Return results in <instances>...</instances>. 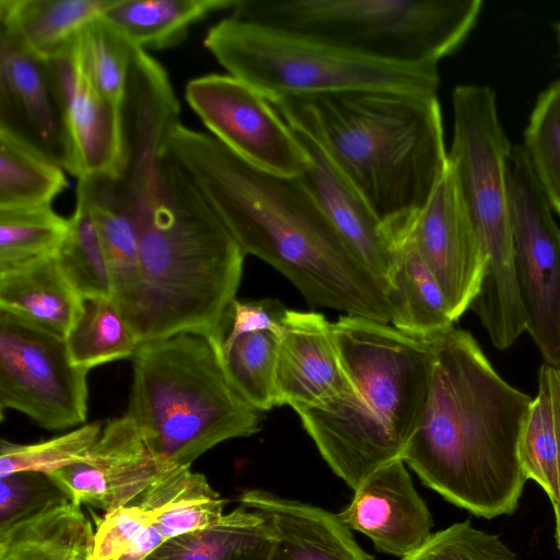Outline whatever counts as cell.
<instances>
[{"mask_svg": "<svg viewBox=\"0 0 560 560\" xmlns=\"http://www.w3.org/2000/svg\"><path fill=\"white\" fill-rule=\"evenodd\" d=\"M179 122V102L167 72L137 48L122 104L126 167L117 182L125 191H141L160 179L170 136Z\"/></svg>", "mask_w": 560, "mask_h": 560, "instance_id": "cell-18", "label": "cell"}, {"mask_svg": "<svg viewBox=\"0 0 560 560\" xmlns=\"http://www.w3.org/2000/svg\"><path fill=\"white\" fill-rule=\"evenodd\" d=\"M411 228L385 235L394 307L390 325L415 337L434 338L453 327L454 322L435 277L413 241Z\"/></svg>", "mask_w": 560, "mask_h": 560, "instance_id": "cell-24", "label": "cell"}, {"mask_svg": "<svg viewBox=\"0 0 560 560\" xmlns=\"http://www.w3.org/2000/svg\"><path fill=\"white\" fill-rule=\"evenodd\" d=\"M522 147L552 210L560 214V81L539 95Z\"/></svg>", "mask_w": 560, "mask_h": 560, "instance_id": "cell-37", "label": "cell"}, {"mask_svg": "<svg viewBox=\"0 0 560 560\" xmlns=\"http://www.w3.org/2000/svg\"><path fill=\"white\" fill-rule=\"evenodd\" d=\"M532 400L495 372L469 331L453 326L435 338L427 401L401 459L478 517L513 514L527 481L518 445Z\"/></svg>", "mask_w": 560, "mask_h": 560, "instance_id": "cell-2", "label": "cell"}, {"mask_svg": "<svg viewBox=\"0 0 560 560\" xmlns=\"http://www.w3.org/2000/svg\"><path fill=\"white\" fill-rule=\"evenodd\" d=\"M102 430L101 422H92L33 444H18L1 440L0 478L20 471L50 475L80 462L95 444Z\"/></svg>", "mask_w": 560, "mask_h": 560, "instance_id": "cell-38", "label": "cell"}, {"mask_svg": "<svg viewBox=\"0 0 560 560\" xmlns=\"http://www.w3.org/2000/svg\"><path fill=\"white\" fill-rule=\"evenodd\" d=\"M93 550L92 523L71 500L0 532V560H93Z\"/></svg>", "mask_w": 560, "mask_h": 560, "instance_id": "cell-26", "label": "cell"}, {"mask_svg": "<svg viewBox=\"0 0 560 560\" xmlns=\"http://www.w3.org/2000/svg\"><path fill=\"white\" fill-rule=\"evenodd\" d=\"M125 415L162 477L191 467L215 445L250 436L261 425V412L230 382L220 342L196 332L140 345L132 357Z\"/></svg>", "mask_w": 560, "mask_h": 560, "instance_id": "cell-6", "label": "cell"}, {"mask_svg": "<svg viewBox=\"0 0 560 560\" xmlns=\"http://www.w3.org/2000/svg\"><path fill=\"white\" fill-rule=\"evenodd\" d=\"M236 0H116L103 18L136 48L160 50L179 45L194 24L232 10Z\"/></svg>", "mask_w": 560, "mask_h": 560, "instance_id": "cell-29", "label": "cell"}, {"mask_svg": "<svg viewBox=\"0 0 560 560\" xmlns=\"http://www.w3.org/2000/svg\"><path fill=\"white\" fill-rule=\"evenodd\" d=\"M68 230L51 206L0 210V268L56 254Z\"/></svg>", "mask_w": 560, "mask_h": 560, "instance_id": "cell-34", "label": "cell"}, {"mask_svg": "<svg viewBox=\"0 0 560 560\" xmlns=\"http://www.w3.org/2000/svg\"><path fill=\"white\" fill-rule=\"evenodd\" d=\"M287 310L282 303L273 299L257 301L235 299L228 313L221 346L231 343L242 335L257 331H270L280 338Z\"/></svg>", "mask_w": 560, "mask_h": 560, "instance_id": "cell-41", "label": "cell"}, {"mask_svg": "<svg viewBox=\"0 0 560 560\" xmlns=\"http://www.w3.org/2000/svg\"><path fill=\"white\" fill-rule=\"evenodd\" d=\"M332 336L346 393L294 411L324 460L355 490L375 470L401 459L427 401L436 337H415L351 315L332 323Z\"/></svg>", "mask_w": 560, "mask_h": 560, "instance_id": "cell-4", "label": "cell"}, {"mask_svg": "<svg viewBox=\"0 0 560 560\" xmlns=\"http://www.w3.org/2000/svg\"><path fill=\"white\" fill-rule=\"evenodd\" d=\"M291 129L310 156L308 168L300 178L355 256L388 283L390 255L381 222L325 152L307 136Z\"/></svg>", "mask_w": 560, "mask_h": 560, "instance_id": "cell-22", "label": "cell"}, {"mask_svg": "<svg viewBox=\"0 0 560 560\" xmlns=\"http://www.w3.org/2000/svg\"><path fill=\"white\" fill-rule=\"evenodd\" d=\"M82 300L56 254L0 268V311L62 338L78 319Z\"/></svg>", "mask_w": 560, "mask_h": 560, "instance_id": "cell-23", "label": "cell"}, {"mask_svg": "<svg viewBox=\"0 0 560 560\" xmlns=\"http://www.w3.org/2000/svg\"><path fill=\"white\" fill-rule=\"evenodd\" d=\"M78 505L118 509L162 476L135 422L124 415L109 420L84 459L50 475Z\"/></svg>", "mask_w": 560, "mask_h": 560, "instance_id": "cell-16", "label": "cell"}, {"mask_svg": "<svg viewBox=\"0 0 560 560\" xmlns=\"http://www.w3.org/2000/svg\"><path fill=\"white\" fill-rule=\"evenodd\" d=\"M513 266L525 330L560 366V228L522 145L508 165Z\"/></svg>", "mask_w": 560, "mask_h": 560, "instance_id": "cell-10", "label": "cell"}, {"mask_svg": "<svg viewBox=\"0 0 560 560\" xmlns=\"http://www.w3.org/2000/svg\"><path fill=\"white\" fill-rule=\"evenodd\" d=\"M481 8L480 0H236L231 14L375 60L438 66Z\"/></svg>", "mask_w": 560, "mask_h": 560, "instance_id": "cell-8", "label": "cell"}, {"mask_svg": "<svg viewBox=\"0 0 560 560\" xmlns=\"http://www.w3.org/2000/svg\"><path fill=\"white\" fill-rule=\"evenodd\" d=\"M559 40H560V26H559Z\"/></svg>", "mask_w": 560, "mask_h": 560, "instance_id": "cell-43", "label": "cell"}, {"mask_svg": "<svg viewBox=\"0 0 560 560\" xmlns=\"http://www.w3.org/2000/svg\"><path fill=\"white\" fill-rule=\"evenodd\" d=\"M402 560H517L499 535L475 528L469 521L439 530Z\"/></svg>", "mask_w": 560, "mask_h": 560, "instance_id": "cell-39", "label": "cell"}, {"mask_svg": "<svg viewBox=\"0 0 560 560\" xmlns=\"http://www.w3.org/2000/svg\"><path fill=\"white\" fill-rule=\"evenodd\" d=\"M411 235L455 323L476 298L483 273L477 237L448 167L417 215Z\"/></svg>", "mask_w": 560, "mask_h": 560, "instance_id": "cell-15", "label": "cell"}, {"mask_svg": "<svg viewBox=\"0 0 560 560\" xmlns=\"http://www.w3.org/2000/svg\"><path fill=\"white\" fill-rule=\"evenodd\" d=\"M185 98L210 135L245 161L271 173L300 177L310 156L291 127L255 89L230 75L191 79Z\"/></svg>", "mask_w": 560, "mask_h": 560, "instance_id": "cell-13", "label": "cell"}, {"mask_svg": "<svg viewBox=\"0 0 560 560\" xmlns=\"http://www.w3.org/2000/svg\"><path fill=\"white\" fill-rule=\"evenodd\" d=\"M0 128L14 132L67 172V131L48 61L2 30Z\"/></svg>", "mask_w": 560, "mask_h": 560, "instance_id": "cell-17", "label": "cell"}, {"mask_svg": "<svg viewBox=\"0 0 560 560\" xmlns=\"http://www.w3.org/2000/svg\"><path fill=\"white\" fill-rule=\"evenodd\" d=\"M65 172L34 145L0 128V210L51 206L67 187Z\"/></svg>", "mask_w": 560, "mask_h": 560, "instance_id": "cell-30", "label": "cell"}, {"mask_svg": "<svg viewBox=\"0 0 560 560\" xmlns=\"http://www.w3.org/2000/svg\"><path fill=\"white\" fill-rule=\"evenodd\" d=\"M270 104L325 152L384 234L413 224L447 167L436 94L352 90Z\"/></svg>", "mask_w": 560, "mask_h": 560, "instance_id": "cell-3", "label": "cell"}, {"mask_svg": "<svg viewBox=\"0 0 560 560\" xmlns=\"http://www.w3.org/2000/svg\"><path fill=\"white\" fill-rule=\"evenodd\" d=\"M278 407L293 410L323 405L347 390L332 336V323L317 312L287 310L279 338Z\"/></svg>", "mask_w": 560, "mask_h": 560, "instance_id": "cell-20", "label": "cell"}, {"mask_svg": "<svg viewBox=\"0 0 560 560\" xmlns=\"http://www.w3.org/2000/svg\"><path fill=\"white\" fill-rule=\"evenodd\" d=\"M238 502L271 527L275 545L269 560H374L338 514L264 490L244 491Z\"/></svg>", "mask_w": 560, "mask_h": 560, "instance_id": "cell-21", "label": "cell"}, {"mask_svg": "<svg viewBox=\"0 0 560 560\" xmlns=\"http://www.w3.org/2000/svg\"><path fill=\"white\" fill-rule=\"evenodd\" d=\"M273 545L264 517L240 505L206 527L166 541L144 560H269Z\"/></svg>", "mask_w": 560, "mask_h": 560, "instance_id": "cell-27", "label": "cell"}, {"mask_svg": "<svg viewBox=\"0 0 560 560\" xmlns=\"http://www.w3.org/2000/svg\"><path fill=\"white\" fill-rule=\"evenodd\" d=\"M163 175L161 192L132 211L140 280L121 314L141 343L196 332L222 345L246 255L167 152Z\"/></svg>", "mask_w": 560, "mask_h": 560, "instance_id": "cell-5", "label": "cell"}, {"mask_svg": "<svg viewBox=\"0 0 560 560\" xmlns=\"http://www.w3.org/2000/svg\"><path fill=\"white\" fill-rule=\"evenodd\" d=\"M353 491L338 515L349 529L368 536L378 551L402 559L431 536V513L402 459L375 470Z\"/></svg>", "mask_w": 560, "mask_h": 560, "instance_id": "cell-19", "label": "cell"}, {"mask_svg": "<svg viewBox=\"0 0 560 560\" xmlns=\"http://www.w3.org/2000/svg\"><path fill=\"white\" fill-rule=\"evenodd\" d=\"M203 44L228 74L269 103L352 90L436 94L440 84L438 66L375 60L232 14L209 28Z\"/></svg>", "mask_w": 560, "mask_h": 560, "instance_id": "cell-9", "label": "cell"}, {"mask_svg": "<svg viewBox=\"0 0 560 560\" xmlns=\"http://www.w3.org/2000/svg\"><path fill=\"white\" fill-rule=\"evenodd\" d=\"M56 257L68 280L83 298H113L103 243L91 212L86 190L79 180L75 207L69 218V230Z\"/></svg>", "mask_w": 560, "mask_h": 560, "instance_id": "cell-32", "label": "cell"}, {"mask_svg": "<svg viewBox=\"0 0 560 560\" xmlns=\"http://www.w3.org/2000/svg\"><path fill=\"white\" fill-rule=\"evenodd\" d=\"M539 372L545 375L549 384L559 441L558 493L552 506L556 518V540L558 549L560 550V366L542 363L539 368Z\"/></svg>", "mask_w": 560, "mask_h": 560, "instance_id": "cell-42", "label": "cell"}, {"mask_svg": "<svg viewBox=\"0 0 560 560\" xmlns=\"http://www.w3.org/2000/svg\"><path fill=\"white\" fill-rule=\"evenodd\" d=\"M116 0H0V30L50 59L67 49Z\"/></svg>", "mask_w": 560, "mask_h": 560, "instance_id": "cell-25", "label": "cell"}, {"mask_svg": "<svg viewBox=\"0 0 560 560\" xmlns=\"http://www.w3.org/2000/svg\"><path fill=\"white\" fill-rule=\"evenodd\" d=\"M166 152L245 255L281 272L311 306L390 324L389 284L355 256L300 177L262 170L182 122Z\"/></svg>", "mask_w": 560, "mask_h": 560, "instance_id": "cell-1", "label": "cell"}, {"mask_svg": "<svg viewBox=\"0 0 560 560\" xmlns=\"http://www.w3.org/2000/svg\"><path fill=\"white\" fill-rule=\"evenodd\" d=\"M448 167L479 245L483 273L471 310L499 350L525 331L516 290L508 165L512 145L500 124L494 92L457 85Z\"/></svg>", "mask_w": 560, "mask_h": 560, "instance_id": "cell-7", "label": "cell"}, {"mask_svg": "<svg viewBox=\"0 0 560 560\" xmlns=\"http://www.w3.org/2000/svg\"><path fill=\"white\" fill-rule=\"evenodd\" d=\"M518 457L528 479L536 481L551 503L558 493L559 441L549 384L538 371V390L523 424Z\"/></svg>", "mask_w": 560, "mask_h": 560, "instance_id": "cell-35", "label": "cell"}, {"mask_svg": "<svg viewBox=\"0 0 560 560\" xmlns=\"http://www.w3.org/2000/svg\"><path fill=\"white\" fill-rule=\"evenodd\" d=\"M78 38L47 60L67 131V172L78 179L117 182L126 167L122 108L107 101L93 85L82 62Z\"/></svg>", "mask_w": 560, "mask_h": 560, "instance_id": "cell-14", "label": "cell"}, {"mask_svg": "<svg viewBox=\"0 0 560 560\" xmlns=\"http://www.w3.org/2000/svg\"><path fill=\"white\" fill-rule=\"evenodd\" d=\"M68 500V494L49 475L20 471L1 477L0 532Z\"/></svg>", "mask_w": 560, "mask_h": 560, "instance_id": "cell-40", "label": "cell"}, {"mask_svg": "<svg viewBox=\"0 0 560 560\" xmlns=\"http://www.w3.org/2000/svg\"><path fill=\"white\" fill-rule=\"evenodd\" d=\"M71 360L92 368L132 358L141 342L113 298L85 296L81 313L65 338Z\"/></svg>", "mask_w": 560, "mask_h": 560, "instance_id": "cell-31", "label": "cell"}, {"mask_svg": "<svg viewBox=\"0 0 560 560\" xmlns=\"http://www.w3.org/2000/svg\"><path fill=\"white\" fill-rule=\"evenodd\" d=\"M223 506L202 474L177 469L97 518L93 560H144L166 541L217 521Z\"/></svg>", "mask_w": 560, "mask_h": 560, "instance_id": "cell-12", "label": "cell"}, {"mask_svg": "<svg viewBox=\"0 0 560 560\" xmlns=\"http://www.w3.org/2000/svg\"><path fill=\"white\" fill-rule=\"evenodd\" d=\"M78 45L93 85L107 101L122 108L137 48L103 16L79 35Z\"/></svg>", "mask_w": 560, "mask_h": 560, "instance_id": "cell-36", "label": "cell"}, {"mask_svg": "<svg viewBox=\"0 0 560 560\" xmlns=\"http://www.w3.org/2000/svg\"><path fill=\"white\" fill-rule=\"evenodd\" d=\"M86 190L109 269L113 299L122 312L140 280V241L132 211L114 182L80 178Z\"/></svg>", "mask_w": 560, "mask_h": 560, "instance_id": "cell-28", "label": "cell"}, {"mask_svg": "<svg viewBox=\"0 0 560 560\" xmlns=\"http://www.w3.org/2000/svg\"><path fill=\"white\" fill-rule=\"evenodd\" d=\"M88 373L70 358L65 338L0 311V406L46 430L82 425Z\"/></svg>", "mask_w": 560, "mask_h": 560, "instance_id": "cell-11", "label": "cell"}, {"mask_svg": "<svg viewBox=\"0 0 560 560\" xmlns=\"http://www.w3.org/2000/svg\"><path fill=\"white\" fill-rule=\"evenodd\" d=\"M279 337L257 331L221 346L222 360L237 393L260 412L278 407L276 366Z\"/></svg>", "mask_w": 560, "mask_h": 560, "instance_id": "cell-33", "label": "cell"}]
</instances>
